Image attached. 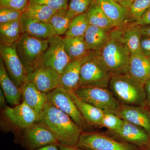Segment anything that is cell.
<instances>
[{"label": "cell", "mask_w": 150, "mask_h": 150, "mask_svg": "<svg viewBox=\"0 0 150 150\" xmlns=\"http://www.w3.org/2000/svg\"><path fill=\"white\" fill-rule=\"evenodd\" d=\"M19 141L27 150H34L46 145L58 144L53 133L43 123L37 122L23 130Z\"/></svg>", "instance_id": "ba28073f"}, {"label": "cell", "mask_w": 150, "mask_h": 150, "mask_svg": "<svg viewBox=\"0 0 150 150\" xmlns=\"http://www.w3.org/2000/svg\"><path fill=\"white\" fill-rule=\"evenodd\" d=\"M28 2V0H0V7L13 9L23 13Z\"/></svg>", "instance_id": "d590c367"}, {"label": "cell", "mask_w": 150, "mask_h": 150, "mask_svg": "<svg viewBox=\"0 0 150 150\" xmlns=\"http://www.w3.org/2000/svg\"><path fill=\"white\" fill-rule=\"evenodd\" d=\"M128 73L134 79L144 86L150 79V57L143 54H131Z\"/></svg>", "instance_id": "ac0fdd59"}, {"label": "cell", "mask_w": 150, "mask_h": 150, "mask_svg": "<svg viewBox=\"0 0 150 150\" xmlns=\"http://www.w3.org/2000/svg\"><path fill=\"white\" fill-rule=\"evenodd\" d=\"M0 55L10 77L21 88L27 80L28 73L17 54L16 43L11 45L0 43Z\"/></svg>", "instance_id": "30bf717a"}, {"label": "cell", "mask_w": 150, "mask_h": 150, "mask_svg": "<svg viewBox=\"0 0 150 150\" xmlns=\"http://www.w3.org/2000/svg\"><path fill=\"white\" fill-rule=\"evenodd\" d=\"M111 30L89 25L84 35L89 51L100 52L110 38Z\"/></svg>", "instance_id": "7402d4cb"}, {"label": "cell", "mask_w": 150, "mask_h": 150, "mask_svg": "<svg viewBox=\"0 0 150 150\" xmlns=\"http://www.w3.org/2000/svg\"><path fill=\"white\" fill-rule=\"evenodd\" d=\"M115 114L144 129L150 138V112L143 106L121 104Z\"/></svg>", "instance_id": "5bb4252c"}, {"label": "cell", "mask_w": 150, "mask_h": 150, "mask_svg": "<svg viewBox=\"0 0 150 150\" xmlns=\"http://www.w3.org/2000/svg\"><path fill=\"white\" fill-rule=\"evenodd\" d=\"M0 84L7 102L11 106H15L21 103L22 93L21 88L15 84L10 77L4 64L3 59L0 58Z\"/></svg>", "instance_id": "ffe728a7"}, {"label": "cell", "mask_w": 150, "mask_h": 150, "mask_svg": "<svg viewBox=\"0 0 150 150\" xmlns=\"http://www.w3.org/2000/svg\"><path fill=\"white\" fill-rule=\"evenodd\" d=\"M57 11L48 6L28 2L23 13L30 18L49 23L51 18Z\"/></svg>", "instance_id": "83f0119b"}, {"label": "cell", "mask_w": 150, "mask_h": 150, "mask_svg": "<svg viewBox=\"0 0 150 150\" xmlns=\"http://www.w3.org/2000/svg\"><path fill=\"white\" fill-rule=\"evenodd\" d=\"M48 46L41 64L54 69L62 74L71 62L65 50L63 38L55 35L48 39Z\"/></svg>", "instance_id": "8fae6325"}, {"label": "cell", "mask_w": 150, "mask_h": 150, "mask_svg": "<svg viewBox=\"0 0 150 150\" xmlns=\"http://www.w3.org/2000/svg\"><path fill=\"white\" fill-rule=\"evenodd\" d=\"M21 90L23 100L40 115L48 103L47 93L40 91L27 79L23 85Z\"/></svg>", "instance_id": "d6986e66"}, {"label": "cell", "mask_w": 150, "mask_h": 150, "mask_svg": "<svg viewBox=\"0 0 150 150\" xmlns=\"http://www.w3.org/2000/svg\"><path fill=\"white\" fill-rule=\"evenodd\" d=\"M38 122L43 123L54 134L59 144L77 146L82 130L69 115L47 103L39 115Z\"/></svg>", "instance_id": "6da1fadb"}, {"label": "cell", "mask_w": 150, "mask_h": 150, "mask_svg": "<svg viewBox=\"0 0 150 150\" xmlns=\"http://www.w3.org/2000/svg\"><path fill=\"white\" fill-rule=\"evenodd\" d=\"M74 92L80 99L105 112L115 113L121 105L120 102L107 88L79 87Z\"/></svg>", "instance_id": "8992f818"}, {"label": "cell", "mask_w": 150, "mask_h": 150, "mask_svg": "<svg viewBox=\"0 0 150 150\" xmlns=\"http://www.w3.org/2000/svg\"><path fill=\"white\" fill-rule=\"evenodd\" d=\"M87 15L91 25L109 30L116 28L101 8L94 1L87 12Z\"/></svg>", "instance_id": "4316f807"}, {"label": "cell", "mask_w": 150, "mask_h": 150, "mask_svg": "<svg viewBox=\"0 0 150 150\" xmlns=\"http://www.w3.org/2000/svg\"><path fill=\"white\" fill-rule=\"evenodd\" d=\"M3 112L14 126L22 131L38 122L39 115L23 100L18 105L7 106Z\"/></svg>", "instance_id": "4fadbf2b"}, {"label": "cell", "mask_w": 150, "mask_h": 150, "mask_svg": "<svg viewBox=\"0 0 150 150\" xmlns=\"http://www.w3.org/2000/svg\"><path fill=\"white\" fill-rule=\"evenodd\" d=\"M27 80L40 91L48 93L61 86V75L50 67L40 64L28 74Z\"/></svg>", "instance_id": "7c38bea8"}, {"label": "cell", "mask_w": 150, "mask_h": 150, "mask_svg": "<svg viewBox=\"0 0 150 150\" xmlns=\"http://www.w3.org/2000/svg\"><path fill=\"white\" fill-rule=\"evenodd\" d=\"M34 150H59L58 144H51L46 145Z\"/></svg>", "instance_id": "ab89813d"}, {"label": "cell", "mask_w": 150, "mask_h": 150, "mask_svg": "<svg viewBox=\"0 0 150 150\" xmlns=\"http://www.w3.org/2000/svg\"><path fill=\"white\" fill-rule=\"evenodd\" d=\"M100 54L112 75L128 73L131 54L123 40L121 27L111 30L110 38Z\"/></svg>", "instance_id": "7a4b0ae2"}, {"label": "cell", "mask_w": 150, "mask_h": 150, "mask_svg": "<svg viewBox=\"0 0 150 150\" xmlns=\"http://www.w3.org/2000/svg\"><path fill=\"white\" fill-rule=\"evenodd\" d=\"M112 75L103 61L100 52H94L81 68L79 87L107 88Z\"/></svg>", "instance_id": "5b68a950"}, {"label": "cell", "mask_w": 150, "mask_h": 150, "mask_svg": "<svg viewBox=\"0 0 150 150\" xmlns=\"http://www.w3.org/2000/svg\"><path fill=\"white\" fill-rule=\"evenodd\" d=\"M22 14L20 11L13 9L0 7V24L20 20Z\"/></svg>", "instance_id": "836d02e7"}, {"label": "cell", "mask_w": 150, "mask_h": 150, "mask_svg": "<svg viewBox=\"0 0 150 150\" xmlns=\"http://www.w3.org/2000/svg\"><path fill=\"white\" fill-rule=\"evenodd\" d=\"M69 93L86 121L91 125L100 126L104 111L80 99L74 92Z\"/></svg>", "instance_id": "603a6c76"}, {"label": "cell", "mask_w": 150, "mask_h": 150, "mask_svg": "<svg viewBox=\"0 0 150 150\" xmlns=\"http://www.w3.org/2000/svg\"><path fill=\"white\" fill-rule=\"evenodd\" d=\"M148 148H149V149H150V141L149 143V145H148Z\"/></svg>", "instance_id": "f6af8a7d"}, {"label": "cell", "mask_w": 150, "mask_h": 150, "mask_svg": "<svg viewBox=\"0 0 150 150\" xmlns=\"http://www.w3.org/2000/svg\"><path fill=\"white\" fill-rule=\"evenodd\" d=\"M93 1L94 0H70L68 8L69 13L73 18L86 13Z\"/></svg>", "instance_id": "4dcf8cb0"}, {"label": "cell", "mask_w": 150, "mask_h": 150, "mask_svg": "<svg viewBox=\"0 0 150 150\" xmlns=\"http://www.w3.org/2000/svg\"><path fill=\"white\" fill-rule=\"evenodd\" d=\"M89 23L87 12L76 16L73 19L65 36L70 37L84 36Z\"/></svg>", "instance_id": "f546056e"}, {"label": "cell", "mask_w": 150, "mask_h": 150, "mask_svg": "<svg viewBox=\"0 0 150 150\" xmlns=\"http://www.w3.org/2000/svg\"><path fill=\"white\" fill-rule=\"evenodd\" d=\"M116 2L118 3L121 6L129 8L131 4L134 0H114Z\"/></svg>", "instance_id": "7bdbcfd3"}, {"label": "cell", "mask_w": 150, "mask_h": 150, "mask_svg": "<svg viewBox=\"0 0 150 150\" xmlns=\"http://www.w3.org/2000/svg\"><path fill=\"white\" fill-rule=\"evenodd\" d=\"M47 98L48 103L69 115L82 131L88 126V123L83 117L69 93L61 86L48 93Z\"/></svg>", "instance_id": "9c48e42d"}, {"label": "cell", "mask_w": 150, "mask_h": 150, "mask_svg": "<svg viewBox=\"0 0 150 150\" xmlns=\"http://www.w3.org/2000/svg\"><path fill=\"white\" fill-rule=\"evenodd\" d=\"M115 27H121L126 25L130 16L129 8L116 2L114 0H94Z\"/></svg>", "instance_id": "e0dca14e"}, {"label": "cell", "mask_w": 150, "mask_h": 150, "mask_svg": "<svg viewBox=\"0 0 150 150\" xmlns=\"http://www.w3.org/2000/svg\"><path fill=\"white\" fill-rule=\"evenodd\" d=\"M141 48L143 54L147 57H150V37L142 36Z\"/></svg>", "instance_id": "8d00e7d4"}, {"label": "cell", "mask_w": 150, "mask_h": 150, "mask_svg": "<svg viewBox=\"0 0 150 150\" xmlns=\"http://www.w3.org/2000/svg\"><path fill=\"white\" fill-rule=\"evenodd\" d=\"M121 27L123 40L131 54H143L141 48V26L134 22L127 27Z\"/></svg>", "instance_id": "cb8c5ba5"}, {"label": "cell", "mask_w": 150, "mask_h": 150, "mask_svg": "<svg viewBox=\"0 0 150 150\" xmlns=\"http://www.w3.org/2000/svg\"><path fill=\"white\" fill-rule=\"evenodd\" d=\"M59 150H85L78 146H69L59 144Z\"/></svg>", "instance_id": "ee69618b"}, {"label": "cell", "mask_w": 150, "mask_h": 150, "mask_svg": "<svg viewBox=\"0 0 150 150\" xmlns=\"http://www.w3.org/2000/svg\"><path fill=\"white\" fill-rule=\"evenodd\" d=\"M65 51L70 59L76 60L89 54L92 51H89L85 41L84 36L63 38Z\"/></svg>", "instance_id": "d4e9b609"}, {"label": "cell", "mask_w": 150, "mask_h": 150, "mask_svg": "<svg viewBox=\"0 0 150 150\" xmlns=\"http://www.w3.org/2000/svg\"><path fill=\"white\" fill-rule=\"evenodd\" d=\"M108 87L121 104L143 106L146 103L144 86L128 73L112 75Z\"/></svg>", "instance_id": "3957f363"}, {"label": "cell", "mask_w": 150, "mask_h": 150, "mask_svg": "<svg viewBox=\"0 0 150 150\" xmlns=\"http://www.w3.org/2000/svg\"><path fill=\"white\" fill-rule=\"evenodd\" d=\"M134 23L140 26L150 25V7L140 18L134 22Z\"/></svg>", "instance_id": "74e56055"}, {"label": "cell", "mask_w": 150, "mask_h": 150, "mask_svg": "<svg viewBox=\"0 0 150 150\" xmlns=\"http://www.w3.org/2000/svg\"><path fill=\"white\" fill-rule=\"evenodd\" d=\"M144 86L146 95V103L150 106V79L146 82Z\"/></svg>", "instance_id": "f35d334b"}, {"label": "cell", "mask_w": 150, "mask_h": 150, "mask_svg": "<svg viewBox=\"0 0 150 150\" xmlns=\"http://www.w3.org/2000/svg\"><path fill=\"white\" fill-rule=\"evenodd\" d=\"M141 30L142 36L150 37V25L141 26Z\"/></svg>", "instance_id": "b9f144b4"}, {"label": "cell", "mask_w": 150, "mask_h": 150, "mask_svg": "<svg viewBox=\"0 0 150 150\" xmlns=\"http://www.w3.org/2000/svg\"><path fill=\"white\" fill-rule=\"evenodd\" d=\"M17 52L28 75L41 64L48 46V40L34 37L23 33L16 43Z\"/></svg>", "instance_id": "277c9868"}, {"label": "cell", "mask_w": 150, "mask_h": 150, "mask_svg": "<svg viewBox=\"0 0 150 150\" xmlns=\"http://www.w3.org/2000/svg\"><path fill=\"white\" fill-rule=\"evenodd\" d=\"M150 7V0H134L129 8L130 16L136 21Z\"/></svg>", "instance_id": "d6a6232c"}, {"label": "cell", "mask_w": 150, "mask_h": 150, "mask_svg": "<svg viewBox=\"0 0 150 150\" xmlns=\"http://www.w3.org/2000/svg\"><path fill=\"white\" fill-rule=\"evenodd\" d=\"M91 52L86 56L71 61L61 74V86L68 92H74L79 87L81 68L84 62L93 54Z\"/></svg>", "instance_id": "2e32d148"}, {"label": "cell", "mask_w": 150, "mask_h": 150, "mask_svg": "<svg viewBox=\"0 0 150 150\" xmlns=\"http://www.w3.org/2000/svg\"><path fill=\"white\" fill-rule=\"evenodd\" d=\"M113 133L123 142L138 147L148 146L150 141L149 137L144 129L125 120L120 129Z\"/></svg>", "instance_id": "9a60e30c"}, {"label": "cell", "mask_w": 150, "mask_h": 150, "mask_svg": "<svg viewBox=\"0 0 150 150\" xmlns=\"http://www.w3.org/2000/svg\"><path fill=\"white\" fill-rule=\"evenodd\" d=\"M29 2L50 7L59 11L68 8V0H28Z\"/></svg>", "instance_id": "e575fe53"}, {"label": "cell", "mask_w": 150, "mask_h": 150, "mask_svg": "<svg viewBox=\"0 0 150 150\" xmlns=\"http://www.w3.org/2000/svg\"><path fill=\"white\" fill-rule=\"evenodd\" d=\"M77 146L85 150H139L135 145L93 132L82 133Z\"/></svg>", "instance_id": "52a82bcc"}, {"label": "cell", "mask_w": 150, "mask_h": 150, "mask_svg": "<svg viewBox=\"0 0 150 150\" xmlns=\"http://www.w3.org/2000/svg\"><path fill=\"white\" fill-rule=\"evenodd\" d=\"M6 99L5 95L4 93L2 90L0 89V105L1 108L4 109L6 107Z\"/></svg>", "instance_id": "60d3db41"}, {"label": "cell", "mask_w": 150, "mask_h": 150, "mask_svg": "<svg viewBox=\"0 0 150 150\" xmlns=\"http://www.w3.org/2000/svg\"><path fill=\"white\" fill-rule=\"evenodd\" d=\"M146 150H150V149H149V148H148V149H146Z\"/></svg>", "instance_id": "bcb514c9"}, {"label": "cell", "mask_w": 150, "mask_h": 150, "mask_svg": "<svg viewBox=\"0 0 150 150\" xmlns=\"http://www.w3.org/2000/svg\"><path fill=\"white\" fill-rule=\"evenodd\" d=\"M21 22L23 32L41 39H48L56 35L49 23L30 18L22 14Z\"/></svg>", "instance_id": "44dd1931"}, {"label": "cell", "mask_w": 150, "mask_h": 150, "mask_svg": "<svg viewBox=\"0 0 150 150\" xmlns=\"http://www.w3.org/2000/svg\"><path fill=\"white\" fill-rule=\"evenodd\" d=\"M23 33L21 19L0 24V41L1 44H15L19 40Z\"/></svg>", "instance_id": "484cf974"}, {"label": "cell", "mask_w": 150, "mask_h": 150, "mask_svg": "<svg viewBox=\"0 0 150 150\" xmlns=\"http://www.w3.org/2000/svg\"><path fill=\"white\" fill-rule=\"evenodd\" d=\"M74 18L71 16L67 9L57 11L51 18L49 23L53 27L56 35L65 34Z\"/></svg>", "instance_id": "f1b7e54d"}, {"label": "cell", "mask_w": 150, "mask_h": 150, "mask_svg": "<svg viewBox=\"0 0 150 150\" xmlns=\"http://www.w3.org/2000/svg\"><path fill=\"white\" fill-rule=\"evenodd\" d=\"M123 121L115 113L105 112L100 126L105 127L114 133L120 129Z\"/></svg>", "instance_id": "1f68e13d"}]
</instances>
